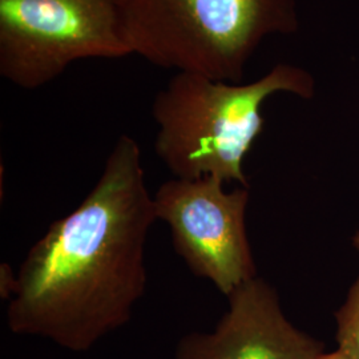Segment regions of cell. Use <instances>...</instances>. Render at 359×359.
<instances>
[{
  "instance_id": "6da1fadb",
  "label": "cell",
  "mask_w": 359,
  "mask_h": 359,
  "mask_svg": "<svg viewBox=\"0 0 359 359\" xmlns=\"http://www.w3.org/2000/svg\"><path fill=\"white\" fill-rule=\"evenodd\" d=\"M156 219L140 147L123 135L87 197L28 250L6 310L8 329L86 353L127 325L147 292Z\"/></svg>"
},
{
  "instance_id": "7a4b0ae2",
  "label": "cell",
  "mask_w": 359,
  "mask_h": 359,
  "mask_svg": "<svg viewBox=\"0 0 359 359\" xmlns=\"http://www.w3.org/2000/svg\"><path fill=\"white\" fill-rule=\"evenodd\" d=\"M314 90L308 71L290 65L249 84L177 72L154 96V152L175 177L213 176L249 188L244 158L264 129L265 100L278 92L310 99Z\"/></svg>"
},
{
  "instance_id": "3957f363",
  "label": "cell",
  "mask_w": 359,
  "mask_h": 359,
  "mask_svg": "<svg viewBox=\"0 0 359 359\" xmlns=\"http://www.w3.org/2000/svg\"><path fill=\"white\" fill-rule=\"evenodd\" d=\"M132 53L151 65L241 83L264 39L298 29L295 0H117Z\"/></svg>"
},
{
  "instance_id": "277c9868",
  "label": "cell",
  "mask_w": 359,
  "mask_h": 359,
  "mask_svg": "<svg viewBox=\"0 0 359 359\" xmlns=\"http://www.w3.org/2000/svg\"><path fill=\"white\" fill-rule=\"evenodd\" d=\"M132 55L117 0H0V76L25 90L77 60Z\"/></svg>"
},
{
  "instance_id": "5b68a950",
  "label": "cell",
  "mask_w": 359,
  "mask_h": 359,
  "mask_svg": "<svg viewBox=\"0 0 359 359\" xmlns=\"http://www.w3.org/2000/svg\"><path fill=\"white\" fill-rule=\"evenodd\" d=\"M224 185L213 176L175 177L160 185L154 203L188 269L228 297L257 277V270L245 226L249 188L226 192Z\"/></svg>"
},
{
  "instance_id": "8992f818",
  "label": "cell",
  "mask_w": 359,
  "mask_h": 359,
  "mask_svg": "<svg viewBox=\"0 0 359 359\" xmlns=\"http://www.w3.org/2000/svg\"><path fill=\"white\" fill-rule=\"evenodd\" d=\"M212 332L185 334L176 359H320L323 344L286 318L273 286L255 277L226 297Z\"/></svg>"
},
{
  "instance_id": "52a82bcc",
  "label": "cell",
  "mask_w": 359,
  "mask_h": 359,
  "mask_svg": "<svg viewBox=\"0 0 359 359\" xmlns=\"http://www.w3.org/2000/svg\"><path fill=\"white\" fill-rule=\"evenodd\" d=\"M359 252V231L353 238ZM338 351L347 359H359V277L351 286L346 302L335 313Z\"/></svg>"
},
{
  "instance_id": "ba28073f",
  "label": "cell",
  "mask_w": 359,
  "mask_h": 359,
  "mask_svg": "<svg viewBox=\"0 0 359 359\" xmlns=\"http://www.w3.org/2000/svg\"><path fill=\"white\" fill-rule=\"evenodd\" d=\"M320 359H347L341 351H334V353H329V354H323Z\"/></svg>"
}]
</instances>
